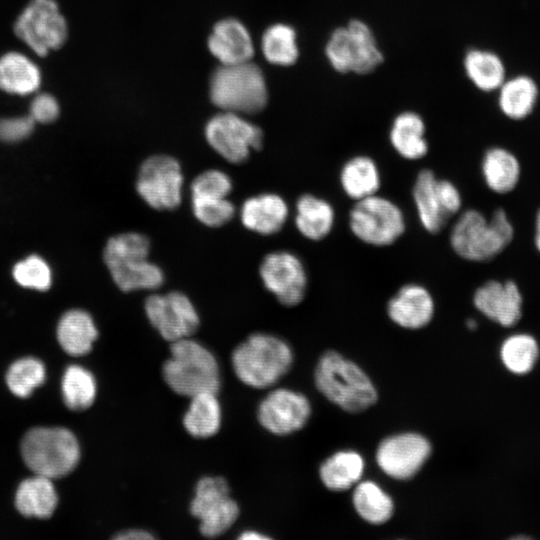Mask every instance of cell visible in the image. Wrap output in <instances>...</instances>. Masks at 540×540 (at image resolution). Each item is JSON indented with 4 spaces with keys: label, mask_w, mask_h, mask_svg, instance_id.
Here are the masks:
<instances>
[{
    "label": "cell",
    "mask_w": 540,
    "mask_h": 540,
    "mask_svg": "<svg viewBox=\"0 0 540 540\" xmlns=\"http://www.w3.org/2000/svg\"><path fill=\"white\" fill-rule=\"evenodd\" d=\"M464 71L481 91L491 92L505 81V67L500 57L488 50L470 49L463 59Z\"/></svg>",
    "instance_id": "cell-31"
},
{
    "label": "cell",
    "mask_w": 540,
    "mask_h": 540,
    "mask_svg": "<svg viewBox=\"0 0 540 540\" xmlns=\"http://www.w3.org/2000/svg\"><path fill=\"white\" fill-rule=\"evenodd\" d=\"M324 54L329 65L341 74L367 75L384 61L374 32L360 19L336 27L328 37Z\"/></svg>",
    "instance_id": "cell-8"
},
{
    "label": "cell",
    "mask_w": 540,
    "mask_h": 540,
    "mask_svg": "<svg viewBox=\"0 0 540 540\" xmlns=\"http://www.w3.org/2000/svg\"><path fill=\"white\" fill-rule=\"evenodd\" d=\"M144 310L151 325L170 342L191 337L200 324L192 301L179 291L148 296Z\"/></svg>",
    "instance_id": "cell-15"
},
{
    "label": "cell",
    "mask_w": 540,
    "mask_h": 540,
    "mask_svg": "<svg viewBox=\"0 0 540 540\" xmlns=\"http://www.w3.org/2000/svg\"><path fill=\"white\" fill-rule=\"evenodd\" d=\"M311 406L305 395L286 388L271 391L259 404L257 418L261 426L275 435L300 430L308 421Z\"/></svg>",
    "instance_id": "cell-17"
},
{
    "label": "cell",
    "mask_w": 540,
    "mask_h": 540,
    "mask_svg": "<svg viewBox=\"0 0 540 540\" xmlns=\"http://www.w3.org/2000/svg\"><path fill=\"white\" fill-rule=\"evenodd\" d=\"M59 115L57 100L50 94H38L31 102L30 117L34 122L50 123Z\"/></svg>",
    "instance_id": "cell-43"
},
{
    "label": "cell",
    "mask_w": 540,
    "mask_h": 540,
    "mask_svg": "<svg viewBox=\"0 0 540 540\" xmlns=\"http://www.w3.org/2000/svg\"><path fill=\"white\" fill-rule=\"evenodd\" d=\"M435 302L431 292L419 283L401 286L387 303L388 317L405 329H420L433 319Z\"/></svg>",
    "instance_id": "cell-18"
},
{
    "label": "cell",
    "mask_w": 540,
    "mask_h": 540,
    "mask_svg": "<svg viewBox=\"0 0 540 540\" xmlns=\"http://www.w3.org/2000/svg\"><path fill=\"white\" fill-rule=\"evenodd\" d=\"M14 279L27 288L47 290L51 284V272L44 260L32 255L17 263L13 269Z\"/></svg>",
    "instance_id": "cell-40"
},
{
    "label": "cell",
    "mask_w": 540,
    "mask_h": 540,
    "mask_svg": "<svg viewBox=\"0 0 540 540\" xmlns=\"http://www.w3.org/2000/svg\"><path fill=\"white\" fill-rule=\"evenodd\" d=\"M162 376L173 392L189 398L204 392L217 393L221 385L214 354L190 337L171 342Z\"/></svg>",
    "instance_id": "cell-1"
},
{
    "label": "cell",
    "mask_w": 540,
    "mask_h": 540,
    "mask_svg": "<svg viewBox=\"0 0 540 540\" xmlns=\"http://www.w3.org/2000/svg\"><path fill=\"white\" fill-rule=\"evenodd\" d=\"M466 325L470 330H474L477 327L476 320L470 318L466 321Z\"/></svg>",
    "instance_id": "cell-48"
},
{
    "label": "cell",
    "mask_w": 540,
    "mask_h": 540,
    "mask_svg": "<svg viewBox=\"0 0 540 540\" xmlns=\"http://www.w3.org/2000/svg\"><path fill=\"white\" fill-rule=\"evenodd\" d=\"M381 181L376 161L367 155L349 158L339 172L341 189L354 202L377 194Z\"/></svg>",
    "instance_id": "cell-25"
},
{
    "label": "cell",
    "mask_w": 540,
    "mask_h": 540,
    "mask_svg": "<svg viewBox=\"0 0 540 540\" xmlns=\"http://www.w3.org/2000/svg\"><path fill=\"white\" fill-rule=\"evenodd\" d=\"M183 417L185 430L195 438H209L220 429L222 411L217 393L204 392L190 398Z\"/></svg>",
    "instance_id": "cell-29"
},
{
    "label": "cell",
    "mask_w": 540,
    "mask_h": 540,
    "mask_svg": "<svg viewBox=\"0 0 540 540\" xmlns=\"http://www.w3.org/2000/svg\"><path fill=\"white\" fill-rule=\"evenodd\" d=\"M314 378L319 392L345 411L360 412L377 401V391L367 374L336 351L320 357Z\"/></svg>",
    "instance_id": "cell-4"
},
{
    "label": "cell",
    "mask_w": 540,
    "mask_h": 540,
    "mask_svg": "<svg viewBox=\"0 0 540 540\" xmlns=\"http://www.w3.org/2000/svg\"><path fill=\"white\" fill-rule=\"evenodd\" d=\"M364 471L362 456L352 450L339 451L327 458L320 466L322 483L332 491H344L360 480Z\"/></svg>",
    "instance_id": "cell-30"
},
{
    "label": "cell",
    "mask_w": 540,
    "mask_h": 540,
    "mask_svg": "<svg viewBox=\"0 0 540 540\" xmlns=\"http://www.w3.org/2000/svg\"><path fill=\"white\" fill-rule=\"evenodd\" d=\"M34 124L30 116L0 119V140L5 142L23 140L32 133Z\"/></svg>",
    "instance_id": "cell-42"
},
{
    "label": "cell",
    "mask_w": 540,
    "mask_h": 540,
    "mask_svg": "<svg viewBox=\"0 0 540 540\" xmlns=\"http://www.w3.org/2000/svg\"><path fill=\"white\" fill-rule=\"evenodd\" d=\"M191 197H223L232 191V180L223 171L209 169L200 173L191 183Z\"/></svg>",
    "instance_id": "cell-41"
},
{
    "label": "cell",
    "mask_w": 540,
    "mask_h": 540,
    "mask_svg": "<svg viewBox=\"0 0 540 540\" xmlns=\"http://www.w3.org/2000/svg\"><path fill=\"white\" fill-rule=\"evenodd\" d=\"M114 539L117 540H153L155 539L154 535L147 530L143 529H127L117 533L114 536Z\"/></svg>",
    "instance_id": "cell-45"
},
{
    "label": "cell",
    "mask_w": 540,
    "mask_h": 540,
    "mask_svg": "<svg viewBox=\"0 0 540 540\" xmlns=\"http://www.w3.org/2000/svg\"><path fill=\"white\" fill-rule=\"evenodd\" d=\"M149 251V239L137 232L118 234L107 241L104 261L119 289L155 290L163 284V271L148 259Z\"/></svg>",
    "instance_id": "cell-3"
},
{
    "label": "cell",
    "mask_w": 540,
    "mask_h": 540,
    "mask_svg": "<svg viewBox=\"0 0 540 540\" xmlns=\"http://www.w3.org/2000/svg\"><path fill=\"white\" fill-rule=\"evenodd\" d=\"M536 245L538 250L540 251V210L538 212L536 222Z\"/></svg>",
    "instance_id": "cell-47"
},
{
    "label": "cell",
    "mask_w": 540,
    "mask_h": 540,
    "mask_svg": "<svg viewBox=\"0 0 540 540\" xmlns=\"http://www.w3.org/2000/svg\"><path fill=\"white\" fill-rule=\"evenodd\" d=\"M97 336L98 330L92 317L83 310L66 312L58 323V341L63 350L72 356L89 353Z\"/></svg>",
    "instance_id": "cell-27"
},
{
    "label": "cell",
    "mask_w": 540,
    "mask_h": 540,
    "mask_svg": "<svg viewBox=\"0 0 540 540\" xmlns=\"http://www.w3.org/2000/svg\"><path fill=\"white\" fill-rule=\"evenodd\" d=\"M430 453V442L424 436L406 432L385 438L377 448L376 460L389 477L406 480L421 469Z\"/></svg>",
    "instance_id": "cell-16"
},
{
    "label": "cell",
    "mask_w": 540,
    "mask_h": 540,
    "mask_svg": "<svg viewBox=\"0 0 540 540\" xmlns=\"http://www.w3.org/2000/svg\"><path fill=\"white\" fill-rule=\"evenodd\" d=\"M261 47L266 60L276 66H291L299 58L297 33L288 24L276 23L268 27L262 36Z\"/></svg>",
    "instance_id": "cell-34"
},
{
    "label": "cell",
    "mask_w": 540,
    "mask_h": 540,
    "mask_svg": "<svg viewBox=\"0 0 540 540\" xmlns=\"http://www.w3.org/2000/svg\"><path fill=\"white\" fill-rule=\"evenodd\" d=\"M335 219V209L325 198L305 193L297 199L294 221L304 238L310 241L325 239L333 230Z\"/></svg>",
    "instance_id": "cell-23"
},
{
    "label": "cell",
    "mask_w": 540,
    "mask_h": 540,
    "mask_svg": "<svg viewBox=\"0 0 540 540\" xmlns=\"http://www.w3.org/2000/svg\"><path fill=\"white\" fill-rule=\"evenodd\" d=\"M238 539H241V540H265V539H269V537L264 535V534H261L260 532L249 530V531H244L242 534H240L238 536Z\"/></svg>",
    "instance_id": "cell-46"
},
{
    "label": "cell",
    "mask_w": 540,
    "mask_h": 540,
    "mask_svg": "<svg viewBox=\"0 0 540 540\" xmlns=\"http://www.w3.org/2000/svg\"><path fill=\"white\" fill-rule=\"evenodd\" d=\"M14 32L38 56H46L65 43L68 27L54 0H31L18 16Z\"/></svg>",
    "instance_id": "cell-11"
},
{
    "label": "cell",
    "mask_w": 540,
    "mask_h": 540,
    "mask_svg": "<svg viewBox=\"0 0 540 540\" xmlns=\"http://www.w3.org/2000/svg\"><path fill=\"white\" fill-rule=\"evenodd\" d=\"M513 228L504 210L494 211L490 220L474 209L459 214L449 236L452 250L468 261H488L512 240Z\"/></svg>",
    "instance_id": "cell-5"
},
{
    "label": "cell",
    "mask_w": 540,
    "mask_h": 540,
    "mask_svg": "<svg viewBox=\"0 0 540 540\" xmlns=\"http://www.w3.org/2000/svg\"><path fill=\"white\" fill-rule=\"evenodd\" d=\"M46 377L44 364L33 357L21 358L9 367L6 383L10 391L21 398L28 397Z\"/></svg>",
    "instance_id": "cell-38"
},
{
    "label": "cell",
    "mask_w": 540,
    "mask_h": 540,
    "mask_svg": "<svg viewBox=\"0 0 540 540\" xmlns=\"http://www.w3.org/2000/svg\"><path fill=\"white\" fill-rule=\"evenodd\" d=\"M210 98L215 106L226 112H260L268 101L265 77L251 61L221 65L211 77Z\"/></svg>",
    "instance_id": "cell-6"
},
{
    "label": "cell",
    "mask_w": 540,
    "mask_h": 540,
    "mask_svg": "<svg viewBox=\"0 0 540 540\" xmlns=\"http://www.w3.org/2000/svg\"><path fill=\"white\" fill-rule=\"evenodd\" d=\"M264 287L284 306L300 304L306 295L308 275L302 260L293 252L268 253L259 267Z\"/></svg>",
    "instance_id": "cell-14"
},
{
    "label": "cell",
    "mask_w": 540,
    "mask_h": 540,
    "mask_svg": "<svg viewBox=\"0 0 540 540\" xmlns=\"http://www.w3.org/2000/svg\"><path fill=\"white\" fill-rule=\"evenodd\" d=\"M437 187L446 215L450 218L458 214L461 210L462 198L456 185L448 179L438 178Z\"/></svg>",
    "instance_id": "cell-44"
},
{
    "label": "cell",
    "mask_w": 540,
    "mask_h": 540,
    "mask_svg": "<svg viewBox=\"0 0 540 540\" xmlns=\"http://www.w3.org/2000/svg\"><path fill=\"white\" fill-rule=\"evenodd\" d=\"M190 512L199 520L201 534L213 538L232 527L239 516V506L230 496L225 478L205 476L196 484Z\"/></svg>",
    "instance_id": "cell-10"
},
{
    "label": "cell",
    "mask_w": 540,
    "mask_h": 540,
    "mask_svg": "<svg viewBox=\"0 0 540 540\" xmlns=\"http://www.w3.org/2000/svg\"><path fill=\"white\" fill-rule=\"evenodd\" d=\"M231 361L242 383L263 389L277 383L289 371L293 352L287 342L275 335L254 333L234 349Z\"/></svg>",
    "instance_id": "cell-2"
},
{
    "label": "cell",
    "mask_w": 540,
    "mask_h": 540,
    "mask_svg": "<svg viewBox=\"0 0 540 540\" xmlns=\"http://www.w3.org/2000/svg\"><path fill=\"white\" fill-rule=\"evenodd\" d=\"M482 173L487 186L497 193L511 191L519 179V163L510 152L494 147L486 151Z\"/></svg>",
    "instance_id": "cell-32"
},
{
    "label": "cell",
    "mask_w": 540,
    "mask_h": 540,
    "mask_svg": "<svg viewBox=\"0 0 540 540\" xmlns=\"http://www.w3.org/2000/svg\"><path fill=\"white\" fill-rule=\"evenodd\" d=\"M58 502L52 479L35 475L23 480L15 494V506L24 516L49 518Z\"/></svg>",
    "instance_id": "cell-26"
},
{
    "label": "cell",
    "mask_w": 540,
    "mask_h": 540,
    "mask_svg": "<svg viewBox=\"0 0 540 540\" xmlns=\"http://www.w3.org/2000/svg\"><path fill=\"white\" fill-rule=\"evenodd\" d=\"M353 505L358 515L371 524H383L393 515L391 497L375 482L357 484L353 493Z\"/></svg>",
    "instance_id": "cell-35"
},
{
    "label": "cell",
    "mask_w": 540,
    "mask_h": 540,
    "mask_svg": "<svg viewBox=\"0 0 540 540\" xmlns=\"http://www.w3.org/2000/svg\"><path fill=\"white\" fill-rule=\"evenodd\" d=\"M389 142L403 159L416 161L429 151L426 124L420 114L406 110L397 114L389 130Z\"/></svg>",
    "instance_id": "cell-22"
},
{
    "label": "cell",
    "mask_w": 540,
    "mask_h": 540,
    "mask_svg": "<svg viewBox=\"0 0 540 540\" xmlns=\"http://www.w3.org/2000/svg\"><path fill=\"white\" fill-rule=\"evenodd\" d=\"M437 181L432 170L422 169L412 187V199L419 222L430 234L439 233L449 219L442 206Z\"/></svg>",
    "instance_id": "cell-24"
},
{
    "label": "cell",
    "mask_w": 540,
    "mask_h": 540,
    "mask_svg": "<svg viewBox=\"0 0 540 540\" xmlns=\"http://www.w3.org/2000/svg\"><path fill=\"white\" fill-rule=\"evenodd\" d=\"M208 48L221 65L251 61L253 42L245 26L236 19L216 23L208 39Z\"/></svg>",
    "instance_id": "cell-20"
},
{
    "label": "cell",
    "mask_w": 540,
    "mask_h": 540,
    "mask_svg": "<svg viewBox=\"0 0 540 540\" xmlns=\"http://www.w3.org/2000/svg\"><path fill=\"white\" fill-rule=\"evenodd\" d=\"M289 209L284 198L275 193L249 197L241 207L242 224L261 235L278 233L285 225Z\"/></svg>",
    "instance_id": "cell-21"
},
{
    "label": "cell",
    "mask_w": 540,
    "mask_h": 540,
    "mask_svg": "<svg viewBox=\"0 0 540 540\" xmlns=\"http://www.w3.org/2000/svg\"><path fill=\"white\" fill-rule=\"evenodd\" d=\"M41 83L38 66L25 55L9 52L0 58V89L15 95H29Z\"/></svg>",
    "instance_id": "cell-28"
},
{
    "label": "cell",
    "mask_w": 540,
    "mask_h": 540,
    "mask_svg": "<svg viewBox=\"0 0 540 540\" xmlns=\"http://www.w3.org/2000/svg\"><path fill=\"white\" fill-rule=\"evenodd\" d=\"M21 454L35 475L54 479L69 474L77 466L80 446L66 428L35 427L24 435Z\"/></svg>",
    "instance_id": "cell-7"
},
{
    "label": "cell",
    "mask_w": 540,
    "mask_h": 540,
    "mask_svg": "<svg viewBox=\"0 0 540 540\" xmlns=\"http://www.w3.org/2000/svg\"><path fill=\"white\" fill-rule=\"evenodd\" d=\"M537 95V86L531 78L517 76L499 87V107L507 117L522 119L533 110Z\"/></svg>",
    "instance_id": "cell-33"
},
{
    "label": "cell",
    "mask_w": 540,
    "mask_h": 540,
    "mask_svg": "<svg viewBox=\"0 0 540 540\" xmlns=\"http://www.w3.org/2000/svg\"><path fill=\"white\" fill-rule=\"evenodd\" d=\"M204 133L212 149L234 164L245 162L251 151L260 149L263 143L262 130L232 112L223 111L212 117Z\"/></svg>",
    "instance_id": "cell-13"
},
{
    "label": "cell",
    "mask_w": 540,
    "mask_h": 540,
    "mask_svg": "<svg viewBox=\"0 0 540 540\" xmlns=\"http://www.w3.org/2000/svg\"><path fill=\"white\" fill-rule=\"evenodd\" d=\"M473 303L479 312L504 327L515 325L521 318L522 297L512 281L484 283L475 291Z\"/></svg>",
    "instance_id": "cell-19"
},
{
    "label": "cell",
    "mask_w": 540,
    "mask_h": 540,
    "mask_svg": "<svg viewBox=\"0 0 540 540\" xmlns=\"http://www.w3.org/2000/svg\"><path fill=\"white\" fill-rule=\"evenodd\" d=\"M194 216L208 227H220L235 214L234 204L226 197H191Z\"/></svg>",
    "instance_id": "cell-39"
},
{
    "label": "cell",
    "mask_w": 540,
    "mask_h": 540,
    "mask_svg": "<svg viewBox=\"0 0 540 540\" xmlns=\"http://www.w3.org/2000/svg\"><path fill=\"white\" fill-rule=\"evenodd\" d=\"M180 163L169 155H153L140 166L136 190L144 202L159 211L173 210L182 199Z\"/></svg>",
    "instance_id": "cell-12"
},
{
    "label": "cell",
    "mask_w": 540,
    "mask_h": 540,
    "mask_svg": "<svg viewBox=\"0 0 540 540\" xmlns=\"http://www.w3.org/2000/svg\"><path fill=\"white\" fill-rule=\"evenodd\" d=\"M539 356V347L534 337L528 334H514L504 340L500 348V358L510 372L523 375L530 372Z\"/></svg>",
    "instance_id": "cell-37"
},
{
    "label": "cell",
    "mask_w": 540,
    "mask_h": 540,
    "mask_svg": "<svg viewBox=\"0 0 540 540\" xmlns=\"http://www.w3.org/2000/svg\"><path fill=\"white\" fill-rule=\"evenodd\" d=\"M61 388L64 402L71 410H85L95 401V377L82 366L70 365L66 368Z\"/></svg>",
    "instance_id": "cell-36"
},
{
    "label": "cell",
    "mask_w": 540,
    "mask_h": 540,
    "mask_svg": "<svg viewBox=\"0 0 540 540\" xmlns=\"http://www.w3.org/2000/svg\"><path fill=\"white\" fill-rule=\"evenodd\" d=\"M351 233L361 242L386 247L399 240L406 230L402 209L393 200L378 193L355 201L349 211Z\"/></svg>",
    "instance_id": "cell-9"
}]
</instances>
